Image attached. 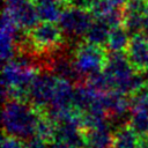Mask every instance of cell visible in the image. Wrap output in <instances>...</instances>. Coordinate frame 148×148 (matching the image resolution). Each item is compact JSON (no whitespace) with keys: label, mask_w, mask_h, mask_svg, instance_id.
I'll return each instance as SVG.
<instances>
[{"label":"cell","mask_w":148,"mask_h":148,"mask_svg":"<svg viewBox=\"0 0 148 148\" xmlns=\"http://www.w3.org/2000/svg\"><path fill=\"white\" fill-rule=\"evenodd\" d=\"M92 20L94 16L89 9L68 5L62 10L58 23L64 35L71 38H77L87 34Z\"/></svg>","instance_id":"obj_5"},{"label":"cell","mask_w":148,"mask_h":148,"mask_svg":"<svg viewBox=\"0 0 148 148\" xmlns=\"http://www.w3.org/2000/svg\"><path fill=\"white\" fill-rule=\"evenodd\" d=\"M109 1H111L114 6H117V7H120V8H123L124 7V5L128 1V0H109Z\"/></svg>","instance_id":"obj_25"},{"label":"cell","mask_w":148,"mask_h":148,"mask_svg":"<svg viewBox=\"0 0 148 148\" xmlns=\"http://www.w3.org/2000/svg\"><path fill=\"white\" fill-rule=\"evenodd\" d=\"M131 38V34L126 30L123 24L116 25L110 30L105 47L109 52H126Z\"/></svg>","instance_id":"obj_13"},{"label":"cell","mask_w":148,"mask_h":148,"mask_svg":"<svg viewBox=\"0 0 148 148\" xmlns=\"http://www.w3.org/2000/svg\"><path fill=\"white\" fill-rule=\"evenodd\" d=\"M1 148H28V145L22 139L6 134L2 139Z\"/></svg>","instance_id":"obj_21"},{"label":"cell","mask_w":148,"mask_h":148,"mask_svg":"<svg viewBox=\"0 0 148 148\" xmlns=\"http://www.w3.org/2000/svg\"><path fill=\"white\" fill-rule=\"evenodd\" d=\"M108 53L104 46L95 45L88 42L79 43L73 53L75 68L81 77H88L95 73L102 72L106 62Z\"/></svg>","instance_id":"obj_3"},{"label":"cell","mask_w":148,"mask_h":148,"mask_svg":"<svg viewBox=\"0 0 148 148\" xmlns=\"http://www.w3.org/2000/svg\"><path fill=\"white\" fill-rule=\"evenodd\" d=\"M140 148H148V135L140 136Z\"/></svg>","instance_id":"obj_24"},{"label":"cell","mask_w":148,"mask_h":148,"mask_svg":"<svg viewBox=\"0 0 148 148\" xmlns=\"http://www.w3.org/2000/svg\"><path fill=\"white\" fill-rule=\"evenodd\" d=\"M116 7L117 6H114L109 0H94L89 10L91 12L94 17H103Z\"/></svg>","instance_id":"obj_19"},{"label":"cell","mask_w":148,"mask_h":148,"mask_svg":"<svg viewBox=\"0 0 148 148\" xmlns=\"http://www.w3.org/2000/svg\"><path fill=\"white\" fill-rule=\"evenodd\" d=\"M58 80L59 77H57L51 72L38 73L30 87L29 102L44 112L51 104Z\"/></svg>","instance_id":"obj_6"},{"label":"cell","mask_w":148,"mask_h":148,"mask_svg":"<svg viewBox=\"0 0 148 148\" xmlns=\"http://www.w3.org/2000/svg\"><path fill=\"white\" fill-rule=\"evenodd\" d=\"M94 0H67V3L69 6H74V7H79V8H84V9H89L91 3Z\"/></svg>","instance_id":"obj_22"},{"label":"cell","mask_w":148,"mask_h":148,"mask_svg":"<svg viewBox=\"0 0 148 148\" xmlns=\"http://www.w3.org/2000/svg\"><path fill=\"white\" fill-rule=\"evenodd\" d=\"M50 72L54 74L59 79L68 80L71 82H76L81 79L80 74L77 73L73 58H69L64 54H56L50 59Z\"/></svg>","instance_id":"obj_12"},{"label":"cell","mask_w":148,"mask_h":148,"mask_svg":"<svg viewBox=\"0 0 148 148\" xmlns=\"http://www.w3.org/2000/svg\"><path fill=\"white\" fill-rule=\"evenodd\" d=\"M3 10L24 30H30L39 21L37 6L31 0H3Z\"/></svg>","instance_id":"obj_7"},{"label":"cell","mask_w":148,"mask_h":148,"mask_svg":"<svg viewBox=\"0 0 148 148\" xmlns=\"http://www.w3.org/2000/svg\"><path fill=\"white\" fill-rule=\"evenodd\" d=\"M143 32L146 35H148V5L145 9V14H143Z\"/></svg>","instance_id":"obj_23"},{"label":"cell","mask_w":148,"mask_h":148,"mask_svg":"<svg viewBox=\"0 0 148 148\" xmlns=\"http://www.w3.org/2000/svg\"><path fill=\"white\" fill-rule=\"evenodd\" d=\"M23 29L10 17L8 13L3 10L1 20V32H0V54L3 62L12 60L15 57L16 39Z\"/></svg>","instance_id":"obj_8"},{"label":"cell","mask_w":148,"mask_h":148,"mask_svg":"<svg viewBox=\"0 0 148 148\" xmlns=\"http://www.w3.org/2000/svg\"><path fill=\"white\" fill-rule=\"evenodd\" d=\"M36 6L38 5H42V3H45V2H49V1H52V0H31Z\"/></svg>","instance_id":"obj_26"},{"label":"cell","mask_w":148,"mask_h":148,"mask_svg":"<svg viewBox=\"0 0 148 148\" xmlns=\"http://www.w3.org/2000/svg\"><path fill=\"white\" fill-rule=\"evenodd\" d=\"M113 132L110 123L84 130L86 148H112Z\"/></svg>","instance_id":"obj_11"},{"label":"cell","mask_w":148,"mask_h":148,"mask_svg":"<svg viewBox=\"0 0 148 148\" xmlns=\"http://www.w3.org/2000/svg\"><path fill=\"white\" fill-rule=\"evenodd\" d=\"M148 2L145 0H128L123 9V25L131 36L143 32V14Z\"/></svg>","instance_id":"obj_9"},{"label":"cell","mask_w":148,"mask_h":148,"mask_svg":"<svg viewBox=\"0 0 148 148\" xmlns=\"http://www.w3.org/2000/svg\"><path fill=\"white\" fill-rule=\"evenodd\" d=\"M145 1H147V2H148V0H145Z\"/></svg>","instance_id":"obj_27"},{"label":"cell","mask_w":148,"mask_h":148,"mask_svg":"<svg viewBox=\"0 0 148 148\" xmlns=\"http://www.w3.org/2000/svg\"><path fill=\"white\" fill-rule=\"evenodd\" d=\"M28 148H66L57 141H45L37 136L31 138L27 142Z\"/></svg>","instance_id":"obj_20"},{"label":"cell","mask_w":148,"mask_h":148,"mask_svg":"<svg viewBox=\"0 0 148 148\" xmlns=\"http://www.w3.org/2000/svg\"><path fill=\"white\" fill-rule=\"evenodd\" d=\"M43 112L28 101L7 99L3 104L2 125L5 133L22 140H30Z\"/></svg>","instance_id":"obj_2"},{"label":"cell","mask_w":148,"mask_h":148,"mask_svg":"<svg viewBox=\"0 0 148 148\" xmlns=\"http://www.w3.org/2000/svg\"><path fill=\"white\" fill-rule=\"evenodd\" d=\"M130 127H132L140 136L148 135V112L143 111H132L130 123Z\"/></svg>","instance_id":"obj_17"},{"label":"cell","mask_w":148,"mask_h":148,"mask_svg":"<svg viewBox=\"0 0 148 148\" xmlns=\"http://www.w3.org/2000/svg\"><path fill=\"white\" fill-rule=\"evenodd\" d=\"M37 52H56L64 43V32L56 22H38L29 31Z\"/></svg>","instance_id":"obj_4"},{"label":"cell","mask_w":148,"mask_h":148,"mask_svg":"<svg viewBox=\"0 0 148 148\" xmlns=\"http://www.w3.org/2000/svg\"><path fill=\"white\" fill-rule=\"evenodd\" d=\"M84 148H86V147H84Z\"/></svg>","instance_id":"obj_28"},{"label":"cell","mask_w":148,"mask_h":148,"mask_svg":"<svg viewBox=\"0 0 148 148\" xmlns=\"http://www.w3.org/2000/svg\"><path fill=\"white\" fill-rule=\"evenodd\" d=\"M110 30H111V27L103 18L94 17L87 34L84 35V39L88 43L99 45V46H105Z\"/></svg>","instance_id":"obj_14"},{"label":"cell","mask_w":148,"mask_h":148,"mask_svg":"<svg viewBox=\"0 0 148 148\" xmlns=\"http://www.w3.org/2000/svg\"><path fill=\"white\" fill-rule=\"evenodd\" d=\"M65 0H52L37 6L39 21L57 22L60 18L62 10L65 9Z\"/></svg>","instance_id":"obj_16"},{"label":"cell","mask_w":148,"mask_h":148,"mask_svg":"<svg viewBox=\"0 0 148 148\" xmlns=\"http://www.w3.org/2000/svg\"><path fill=\"white\" fill-rule=\"evenodd\" d=\"M29 56L30 54L21 53L5 62L1 79L3 101H29L30 87L39 73L34 67Z\"/></svg>","instance_id":"obj_1"},{"label":"cell","mask_w":148,"mask_h":148,"mask_svg":"<svg viewBox=\"0 0 148 148\" xmlns=\"http://www.w3.org/2000/svg\"><path fill=\"white\" fill-rule=\"evenodd\" d=\"M126 54L138 72H148V35L140 32L132 36Z\"/></svg>","instance_id":"obj_10"},{"label":"cell","mask_w":148,"mask_h":148,"mask_svg":"<svg viewBox=\"0 0 148 148\" xmlns=\"http://www.w3.org/2000/svg\"><path fill=\"white\" fill-rule=\"evenodd\" d=\"M112 148H140V135L130 125L113 131Z\"/></svg>","instance_id":"obj_15"},{"label":"cell","mask_w":148,"mask_h":148,"mask_svg":"<svg viewBox=\"0 0 148 148\" xmlns=\"http://www.w3.org/2000/svg\"><path fill=\"white\" fill-rule=\"evenodd\" d=\"M132 111L148 112V83L131 95Z\"/></svg>","instance_id":"obj_18"}]
</instances>
